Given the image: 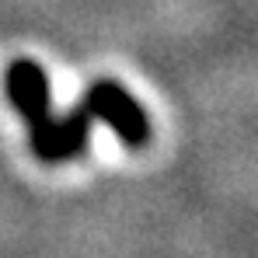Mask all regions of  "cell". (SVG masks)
<instances>
[{
  "label": "cell",
  "instance_id": "obj_1",
  "mask_svg": "<svg viewBox=\"0 0 258 258\" xmlns=\"http://www.w3.org/2000/svg\"><path fill=\"white\" fill-rule=\"evenodd\" d=\"M84 108L91 112L94 122H105L112 129L129 150L136 147H147L150 140V119H147V108L129 94L119 81H94L87 87V98H84Z\"/></svg>",
  "mask_w": 258,
  "mask_h": 258
},
{
  "label": "cell",
  "instance_id": "obj_2",
  "mask_svg": "<svg viewBox=\"0 0 258 258\" xmlns=\"http://www.w3.org/2000/svg\"><path fill=\"white\" fill-rule=\"evenodd\" d=\"M91 112L84 105H74L63 119L56 115H45L42 122H35L32 129V154L42 161V164H63V161H74L87 150V140H91Z\"/></svg>",
  "mask_w": 258,
  "mask_h": 258
},
{
  "label": "cell",
  "instance_id": "obj_3",
  "mask_svg": "<svg viewBox=\"0 0 258 258\" xmlns=\"http://www.w3.org/2000/svg\"><path fill=\"white\" fill-rule=\"evenodd\" d=\"M4 87H7V98H11V105H14V112H18L28 126H35V122H42L45 115H52L49 77H45V70L35 59H28V56L11 59V67H7V74H4Z\"/></svg>",
  "mask_w": 258,
  "mask_h": 258
}]
</instances>
